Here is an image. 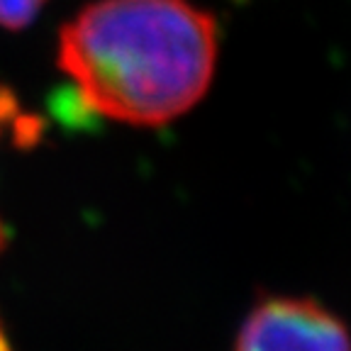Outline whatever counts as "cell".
I'll list each match as a JSON object with an SVG mask.
<instances>
[{"instance_id": "7a4b0ae2", "label": "cell", "mask_w": 351, "mask_h": 351, "mask_svg": "<svg viewBox=\"0 0 351 351\" xmlns=\"http://www.w3.org/2000/svg\"><path fill=\"white\" fill-rule=\"evenodd\" d=\"M234 351H351V335L313 298L271 295L241 322Z\"/></svg>"}, {"instance_id": "3957f363", "label": "cell", "mask_w": 351, "mask_h": 351, "mask_svg": "<svg viewBox=\"0 0 351 351\" xmlns=\"http://www.w3.org/2000/svg\"><path fill=\"white\" fill-rule=\"evenodd\" d=\"M39 134V122L32 115L22 112L15 95H10L5 88H0V144L5 137H12L17 144L34 142ZM5 244V227L0 222V249Z\"/></svg>"}, {"instance_id": "6da1fadb", "label": "cell", "mask_w": 351, "mask_h": 351, "mask_svg": "<svg viewBox=\"0 0 351 351\" xmlns=\"http://www.w3.org/2000/svg\"><path fill=\"white\" fill-rule=\"evenodd\" d=\"M217 20L191 0H98L59 34V69L108 120L161 127L191 112L215 78Z\"/></svg>"}, {"instance_id": "277c9868", "label": "cell", "mask_w": 351, "mask_h": 351, "mask_svg": "<svg viewBox=\"0 0 351 351\" xmlns=\"http://www.w3.org/2000/svg\"><path fill=\"white\" fill-rule=\"evenodd\" d=\"M44 5H47V0H0V27H27Z\"/></svg>"}, {"instance_id": "5b68a950", "label": "cell", "mask_w": 351, "mask_h": 351, "mask_svg": "<svg viewBox=\"0 0 351 351\" xmlns=\"http://www.w3.org/2000/svg\"><path fill=\"white\" fill-rule=\"evenodd\" d=\"M0 351H12L10 349V344H8V339H5V335L0 332Z\"/></svg>"}]
</instances>
